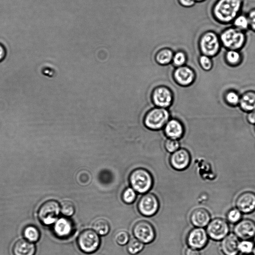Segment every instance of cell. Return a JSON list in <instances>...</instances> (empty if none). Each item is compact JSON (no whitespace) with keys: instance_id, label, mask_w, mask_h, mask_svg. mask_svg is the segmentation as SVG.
<instances>
[{"instance_id":"obj_1","label":"cell","mask_w":255,"mask_h":255,"mask_svg":"<svg viewBox=\"0 0 255 255\" xmlns=\"http://www.w3.org/2000/svg\"><path fill=\"white\" fill-rule=\"evenodd\" d=\"M244 0H216L211 7L213 20L221 25L231 24L243 11Z\"/></svg>"},{"instance_id":"obj_2","label":"cell","mask_w":255,"mask_h":255,"mask_svg":"<svg viewBox=\"0 0 255 255\" xmlns=\"http://www.w3.org/2000/svg\"><path fill=\"white\" fill-rule=\"evenodd\" d=\"M222 47L226 50H241L246 45L247 35L232 25L224 28L219 33Z\"/></svg>"},{"instance_id":"obj_3","label":"cell","mask_w":255,"mask_h":255,"mask_svg":"<svg viewBox=\"0 0 255 255\" xmlns=\"http://www.w3.org/2000/svg\"><path fill=\"white\" fill-rule=\"evenodd\" d=\"M197 45L201 54L213 57L220 52L222 48L219 34L213 30H207L199 36Z\"/></svg>"},{"instance_id":"obj_4","label":"cell","mask_w":255,"mask_h":255,"mask_svg":"<svg viewBox=\"0 0 255 255\" xmlns=\"http://www.w3.org/2000/svg\"><path fill=\"white\" fill-rule=\"evenodd\" d=\"M129 182L131 188L139 193H145L152 188L153 179L151 173L146 169L138 168L129 174Z\"/></svg>"},{"instance_id":"obj_5","label":"cell","mask_w":255,"mask_h":255,"mask_svg":"<svg viewBox=\"0 0 255 255\" xmlns=\"http://www.w3.org/2000/svg\"><path fill=\"white\" fill-rule=\"evenodd\" d=\"M93 229L83 230L77 239V244L80 250L86 254L95 252L99 248L100 237Z\"/></svg>"},{"instance_id":"obj_6","label":"cell","mask_w":255,"mask_h":255,"mask_svg":"<svg viewBox=\"0 0 255 255\" xmlns=\"http://www.w3.org/2000/svg\"><path fill=\"white\" fill-rule=\"evenodd\" d=\"M169 113L164 108H154L150 110L144 120L145 126L148 128L157 130L165 126L169 121Z\"/></svg>"},{"instance_id":"obj_7","label":"cell","mask_w":255,"mask_h":255,"mask_svg":"<svg viewBox=\"0 0 255 255\" xmlns=\"http://www.w3.org/2000/svg\"><path fill=\"white\" fill-rule=\"evenodd\" d=\"M60 212V206L57 201L48 200L40 207L38 217L42 224L49 225L56 222Z\"/></svg>"},{"instance_id":"obj_8","label":"cell","mask_w":255,"mask_h":255,"mask_svg":"<svg viewBox=\"0 0 255 255\" xmlns=\"http://www.w3.org/2000/svg\"><path fill=\"white\" fill-rule=\"evenodd\" d=\"M206 230L209 238L214 241H221L229 234L230 227L227 221L216 218L210 221Z\"/></svg>"},{"instance_id":"obj_9","label":"cell","mask_w":255,"mask_h":255,"mask_svg":"<svg viewBox=\"0 0 255 255\" xmlns=\"http://www.w3.org/2000/svg\"><path fill=\"white\" fill-rule=\"evenodd\" d=\"M132 232L135 238L143 244L150 243L155 238V231L153 226L145 220L137 222L133 227Z\"/></svg>"},{"instance_id":"obj_10","label":"cell","mask_w":255,"mask_h":255,"mask_svg":"<svg viewBox=\"0 0 255 255\" xmlns=\"http://www.w3.org/2000/svg\"><path fill=\"white\" fill-rule=\"evenodd\" d=\"M159 207L158 199L152 193H146L139 199L137 203V209L143 216L151 217L154 215Z\"/></svg>"},{"instance_id":"obj_11","label":"cell","mask_w":255,"mask_h":255,"mask_svg":"<svg viewBox=\"0 0 255 255\" xmlns=\"http://www.w3.org/2000/svg\"><path fill=\"white\" fill-rule=\"evenodd\" d=\"M209 237L203 228L195 227L191 230L186 237V243L191 248L201 250L207 245Z\"/></svg>"},{"instance_id":"obj_12","label":"cell","mask_w":255,"mask_h":255,"mask_svg":"<svg viewBox=\"0 0 255 255\" xmlns=\"http://www.w3.org/2000/svg\"><path fill=\"white\" fill-rule=\"evenodd\" d=\"M234 233L242 240H251L255 237V222L250 219H241L234 227Z\"/></svg>"},{"instance_id":"obj_13","label":"cell","mask_w":255,"mask_h":255,"mask_svg":"<svg viewBox=\"0 0 255 255\" xmlns=\"http://www.w3.org/2000/svg\"><path fill=\"white\" fill-rule=\"evenodd\" d=\"M236 208L242 213L250 214L255 211V193L245 191L240 194L236 200Z\"/></svg>"},{"instance_id":"obj_14","label":"cell","mask_w":255,"mask_h":255,"mask_svg":"<svg viewBox=\"0 0 255 255\" xmlns=\"http://www.w3.org/2000/svg\"><path fill=\"white\" fill-rule=\"evenodd\" d=\"M169 161L173 169L178 171L184 170L189 166L191 156L186 149L180 148L172 153Z\"/></svg>"},{"instance_id":"obj_15","label":"cell","mask_w":255,"mask_h":255,"mask_svg":"<svg viewBox=\"0 0 255 255\" xmlns=\"http://www.w3.org/2000/svg\"><path fill=\"white\" fill-rule=\"evenodd\" d=\"M173 95L167 88L160 86L156 88L152 93V100L157 107L161 108L168 107L172 103Z\"/></svg>"},{"instance_id":"obj_16","label":"cell","mask_w":255,"mask_h":255,"mask_svg":"<svg viewBox=\"0 0 255 255\" xmlns=\"http://www.w3.org/2000/svg\"><path fill=\"white\" fill-rule=\"evenodd\" d=\"M74 230L73 222L66 217H61L54 223L53 230L57 237L65 239L71 236Z\"/></svg>"},{"instance_id":"obj_17","label":"cell","mask_w":255,"mask_h":255,"mask_svg":"<svg viewBox=\"0 0 255 255\" xmlns=\"http://www.w3.org/2000/svg\"><path fill=\"white\" fill-rule=\"evenodd\" d=\"M239 239L234 233H230L221 240V249L225 255H237L239 252Z\"/></svg>"},{"instance_id":"obj_18","label":"cell","mask_w":255,"mask_h":255,"mask_svg":"<svg viewBox=\"0 0 255 255\" xmlns=\"http://www.w3.org/2000/svg\"><path fill=\"white\" fill-rule=\"evenodd\" d=\"M190 220L194 227L204 228L211 220V215L209 212L206 209L198 208L191 212Z\"/></svg>"},{"instance_id":"obj_19","label":"cell","mask_w":255,"mask_h":255,"mask_svg":"<svg viewBox=\"0 0 255 255\" xmlns=\"http://www.w3.org/2000/svg\"><path fill=\"white\" fill-rule=\"evenodd\" d=\"M176 81L180 85L188 86L191 84L195 78L193 71L189 67L182 66L177 67L174 73Z\"/></svg>"},{"instance_id":"obj_20","label":"cell","mask_w":255,"mask_h":255,"mask_svg":"<svg viewBox=\"0 0 255 255\" xmlns=\"http://www.w3.org/2000/svg\"><path fill=\"white\" fill-rule=\"evenodd\" d=\"M164 131L169 138L177 139L182 136L184 129L179 121L173 119L168 121L165 125Z\"/></svg>"},{"instance_id":"obj_21","label":"cell","mask_w":255,"mask_h":255,"mask_svg":"<svg viewBox=\"0 0 255 255\" xmlns=\"http://www.w3.org/2000/svg\"><path fill=\"white\" fill-rule=\"evenodd\" d=\"M12 250L14 255H34L35 247L31 242L21 239L15 242Z\"/></svg>"},{"instance_id":"obj_22","label":"cell","mask_w":255,"mask_h":255,"mask_svg":"<svg viewBox=\"0 0 255 255\" xmlns=\"http://www.w3.org/2000/svg\"><path fill=\"white\" fill-rule=\"evenodd\" d=\"M174 53L169 47L161 48L155 54V61L160 65H167L172 62Z\"/></svg>"},{"instance_id":"obj_23","label":"cell","mask_w":255,"mask_h":255,"mask_svg":"<svg viewBox=\"0 0 255 255\" xmlns=\"http://www.w3.org/2000/svg\"><path fill=\"white\" fill-rule=\"evenodd\" d=\"M239 103L241 108L245 111L250 112L255 110V92L245 93L240 98Z\"/></svg>"},{"instance_id":"obj_24","label":"cell","mask_w":255,"mask_h":255,"mask_svg":"<svg viewBox=\"0 0 255 255\" xmlns=\"http://www.w3.org/2000/svg\"><path fill=\"white\" fill-rule=\"evenodd\" d=\"M231 25L246 33L250 30L249 20L247 13H245L242 12L239 14L233 20Z\"/></svg>"},{"instance_id":"obj_25","label":"cell","mask_w":255,"mask_h":255,"mask_svg":"<svg viewBox=\"0 0 255 255\" xmlns=\"http://www.w3.org/2000/svg\"><path fill=\"white\" fill-rule=\"evenodd\" d=\"M224 57L226 62L232 66L240 64L243 58L240 50H226Z\"/></svg>"},{"instance_id":"obj_26","label":"cell","mask_w":255,"mask_h":255,"mask_svg":"<svg viewBox=\"0 0 255 255\" xmlns=\"http://www.w3.org/2000/svg\"><path fill=\"white\" fill-rule=\"evenodd\" d=\"M92 227L93 230L101 236L106 235L110 230L109 223L106 220L103 218L96 220L93 223Z\"/></svg>"},{"instance_id":"obj_27","label":"cell","mask_w":255,"mask_h":255,"mask_svg":"<svg viewBox=\"0 0 255 255\" xmlns=\"http://www.w3.org/2000/svg\"><path fill=\"white\" fill-rule=\"evenodd\" d=\"M143 247V243L136 238H133L128 241L127 249L129 254L134 255L140 252Z\"/></svg>"},{"instance_id":"obj_28","label":"cell","mask_w":255,"mask_h":255,"mask_svg":"<svg viewBox=\"0 0 255 255\" xmlns=\"http://www.w3.org/2000/svg\"><path fill=\"white\" fill-rule=\"evenodd\" d=\"M24 237L29 242H36L39 238V232L34 226H29L25 228L23 232Z\"/></svg>"},{"instance_id":"obj_29","label":"cell","mask_w":255,"mask_h":255,"mask_svg":"<svg viewBox=\"0 0 255 255\" xmlns=\"http://www.w3.org/2000/svg\"><path fill=\"white\" fill-rule=\"evenodd\" d=\"M75 208L73 202L68 200H65L61 202L60 205V211L65 217L72 216L75 213Z\"/></svg>"},{"instance_id":"obj_30","label":"cell","mask_w":255,"mask_h":255,"mask_svg":"<svg viewBox=\"0 0 255 255\" xmlns=\"http://www.w3.org/2000/svg\"><path fill=\"white\" fill-rule=\"evenodd\" d=\"M187 61V55L183 50H178L174 53L172 63L177 67L184 66Z\"/></svg>"},{"instance_id":"obj_31","label":"cell","mask_w":255,"mask_h":255,"mask_svg":"<svg viewBox=\"0 0 255 255\" xmlns=\"http://www.w3.org/2000/svg\"><path fill=\"white\" fill-rule=\"evenodd\" d=\"M255 245L252 240H242L239 245V252L248 255L253 252Z\"/></svg>"},{"instance_id":"obj_32","label":"cell","mask_w":255,"mask_h":255,"mask_svg":"<svg viewBox=\"0 0 255 255\" xmlns=\"http://www.w3.org/2000/svg\"><path fill=\"white\" fill-rule=\"evenodd\" d=\"M226 218L228 222L236 224L241 220L242 213L237 208H232L227 212Z\"/></svg>"},{"instance_id":"obj_33","label":"cell","mask_w":255,"mask_h":255,"mask_svg":"<svg viewBox=\"0 0 255 255\" xmlns=\"http://www.w3.org/2000/svg\"><path fill=\"white\" fill-rule=\"evenodd\" d=\"M136 197V192L131 187L126 188L122 195L123 201L127 204L132 203L135 201Z\"/></svg>"},{"instance_id":"obj_34","label":"cell","mask_w":255,"mask_h":255,"mask_svg":"<svg viewBox=\"0 0 255 255\" xmlns=\"http://www.w3.org/2000/svg\"><path fill=\"white\" fill-rule=\"evenodd\" d=\"M115 239L118 245L124 246L128 243L129 241V234L126 231H121L116 234Z\"/></svg>"},{"instance_id":"obj_35","label":"cell","mask_w":255,"mask_h":255,"mask_svg":"<svg viewBox=\"0 0 255 255\" xmlns=\"http://www.w3.org/2000/svg\"><path fill=\"white\" fill-rule=\"evenodd\" d=\"M180 143L177 139L169 138L165 142L166 150L170 152L173 153L179 149Z\"/></svg>"},{"instance_id":"obj_36","label":"cell","mask_w":255,"mask_h":255,"mask_svg":"<svg viewBox=\"0 0 255 255\" xmlns=\"http://www.w3.org/2000/svg\"><path fill=\"white\" fill-rule=\"evenodd\" d=\"M199 62L201 67L205 70H210L213 66L211 57L201 54L199 57Z\"/></svg>"},{"instance_id":"obj_37","label":"cell","mask_w":255,"mask_h":255,"mask_svg":"<svg viewBox=\"0 0 255 255\" xmlns=\"http://www.w3.org/2000/svg\"><path fill=\"white\" fill-rule=\"evenodd\" d=\"M226 101L231 105H236L240 103V98L235 92L230 91L226 95Z\"/></svg>"},{"instance_id":"obj_38","label":"cell","mask_w":255,"mask_h":255,"mask_svg":"<svg viewBox=\"0 0 255 255\" xmlns=\"http://www.w3.org/2000/svg\"><path fill=\"white\" fill-rule=\"evenodd\" d=\"M250 24V30L255 33V7L251 8L247 13Z\"/></svg>"},{"instance_id":"obj_39","label":"cell","mask_w":255,"mask_h":255,"mask_svg":"<svg viewBox=\"0 0 255 255\" xmlns=\"http://www.w3.org/2000/svg\"><path fill=\"white\" fill-rule=\"evenodd\" d=\"M178 3L181 6L184 8H191L196 3L194 0H177Z\"/></svg>"},{"instance_id":"obj_40","label":"cell","mask_w":255,"mask_h":255,"mask_svg":"<svg viewBox=\"0 0 255 255\" xmlns=\"http://www.w3.org/2000/svg\"><path fill=\"white\" fill-rule=\"evenodd\" d=\"M185 255H201L199 250L189 247L185 252Z\"/></svg>"},{"instance_id":"obj_41","label":"cell","mask_w":255,"mask_h":255,"mask_svg":"<svg viewBox=\"0 0 255 255\" xmlns=\"http://www.w3.org/2000/svg\"><path fill=\"white\" fill-rule=\"evenodd\" d=\"M6 55V48L3 44L0 43V62H1Z\"/></svg>"},{"instance_id":"obj_42","label":"cell","mask_w":255,"mask_h":255,"mask_svg":"<svg viewBox=\"0 0 255 255\" xmlns=\"http://www.w3.org/2000/svg\"><path fill=\"white\" fill-rule=\"evenodd\" d=\"M247 119L250 123L255 124V110L251 111L248 114Z\"/></svg>"},{"instance_id":"obj_43","label":"cell","mask_w":255,"mask_h":255,"mask_svg":"<svg viewBox=\"0 0 255 255\" xmlns=\"http://www.w3.org/2000/svg\"><path fill=\"white\" fill-rule=\"evenodd\" d=\"M207 0H194V1L196 2V3H202L203 2H205Z\"/></svg>"},{"instance_id":"obj_44","label":"cell","mask_w":255,"mask_h":255,"mask_svg":"<svg viewBox=\"0 0 255 255\" xmlns=\"http://www.w3.org/2000/svg\"><path fill=\"white\" fill-rule=\"evenodd\" d=\"M253 253V255H255V245Z\"/></svg>"},{"instance_id":"obj_45","label":"cell","mask_w":255,"mask_h":255,"mask_svg":"<svg viewBox=\"0 0 255 255\" xmlns=\"http://www.w3.org/2000/svg\"></svg>"}]
</instances>
